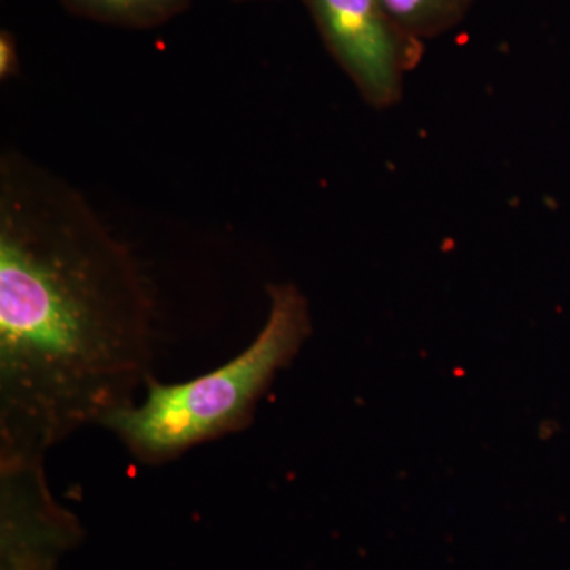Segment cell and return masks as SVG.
<instances>
[{"label":"cell","mask_w":570,"mask_h":570,"mask_svg":"<svg viewBox=\"0 0 570 570\" xmlns=\"http://www.w3.org/2000/svg\"><path fill=\"white\" fill-rule=\"evenodd\" d=\"M70 13L108 26L153 29L189 9L193 0H59Z\"/></svg>","instance_id":"cell-4"},{"label":"cell","mask_w":570,"mask_h":570,"mask_svg":"<svg viewBox=\"0 0 570 570\" xmlns=\"http://www.w3.org/2000/svg\"><path fill=\"white\" fill-rule=\"evenodd\" d=\"M238 2H242V0H238Z\"/></svg>","instance_id":"cell-7"},{"label":"cell","mask_w":570,"mask_h":570,"mask_svg":"<svg viewBox=\"0 0 570 570\" xmlns=\"http://www.w3.org/2000/svg\"><path fill=\"white\" fill-rule=\"evenodd\" d=\"M156 298L132 250L66 179L0 159V456H47L153 377Z\"/></svg>","instance_id":"cell-1"},{"label":"cell","mask_w":570,"mask_h":570,"mask_svg":"<svg viewBox=\"0 0 570 570\" xmlns=\"http://www.w3.org/2000/svg\"><path fill=\"white\" fill-rule=\"evenodd\" d=\"M333 56L365 102L390 108L403 97L404 78L423 56L379 0H303Z\"/></svg>","instance_id":"cell-3"},{"label":"cell","mask_w":570,"mask_h":570,"mask_svg":"<svg viewBox=\"0 0 570 570\" xmlns=\"http://www.w3.org/2000/svg\"><path fill=\"white\" fill-rule=\"evenodd\" d=\"M392 21L412 39L425 41L455 28L474 0H379Z\"/></svg>","instance_id":"cell-5"},{"label":"cell","mask_w":570,"mask_h":570,"mask_svg":"<svg viewBox=\"0 0 570 570\" xmlns=\"http://www.w3.org/2000/svg\"><path fill=\"white\" fill-rule=\"evenodd\" d=\"M21 75L20 47L9 29L0 31V80L9 81Z\"/></svg>","instance_id":"cell-6"},{"label":"cell","mask_w":570,"mask_h":570,"mask_svg":"<svg viewBox=\"0 0 570 570\" xmlns=\"http://www.w3.org/2000/svg\"><path fill=\"white\" fill-rule=\"evenodd\" d=\"M266 292L268 316L245 351L181 384L149 379L141 401L112 412L100 426L145 464L168 463L249 426L279 371L294 362L313 333L309 303L295 284H272Z\"/></svg>","instance_id":"cell-2"}]
</instances>
